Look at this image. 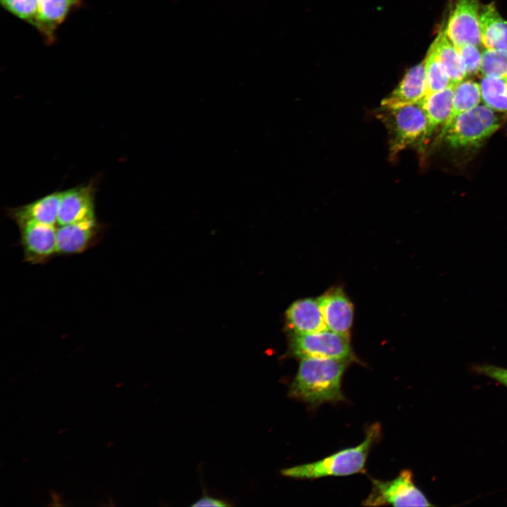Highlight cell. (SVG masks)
Returning a JSON list of instances; mask_svg holds the SVG:
<instances>
[{
  "instance_id": "obj_1",
  "label": "cell",
  "mask_w": 507,
  "mask_h": 507,
  "mask_svg": "<svg viewBox=\"0 0 507 507\" xmlns=\"http://www.w3.org/2000/svg\"><path fill=\"white\" fill-rule=\"evenodd\" d=\"M299 361L297 373L289 387V397L301 401L310 408L345 400L342 381L352 361L320 358Z\"/></svg>"
},
{
  "instance_id": "obj_2",
  "label": "cell",
  "mask_w": 507,
  "mask_h": 507,
  "mask_svg": "<svg viewBox=\"0 0 507 507\" xmlns=\"http://www.w3.org/2000/svg\"><path fill=\"white\" fill-rule=\"evenodd\" d=\"M365 434L363 441L356 446L341 450L313 463L284 468L281 474L293 479L313 480L364 472L370 451L381 437L380 424L370 425Z\"/></svg>"
},
{
  "instance_id": "obj_3",
  "label": "cell",
  "mask_w": 507,
  "mask_h": 507,
  "mask_svg": "<svg viewBox=\"0 0 507 507\" xmlns=\"http://www.w3.org/2000/svg\"><path fill=\"white\" fill-rule=\"evenodd\" d=\"M375 114L387 130L391 158L428 137V121L420 102L396 106H381Z\"/></svg>"
},
{
  "instance_id": "obj_4",
  "label": "cell",
  "mask_w": 507,
  "mask_h": 507,
  "mask_svg": "<svg viewBox=\"0 0 507 507\" xmlns=\"http://www.w3.org/2000/svg\"><path fill=\"white\" fill-rule=\"evenodd\" d=\"M284 358L301 360L308 358H338L357 362L350 336L328 329L307 334H288Z\"/></svg>"
},
{
  "instance_id": "obj_5",
  "label": "cell",
  "mask_w": 507,
  "mask_h": 507,
  "mask_svg": "<svg viewBox=\"0 0 507 507\" xmlns=\"http://www.w3.org/2000/svg\"><path fill=\"white\" fill-rule=\"evenodd\" d=\"M501 124L495 111L485 104H479L458 115L442 137L452 149L472 148L489 137Z\"/></svg>"
},
{
  "instance_id": "obj_6",
  "label": "cell",
  "mask_w": 507,
  "mask_h": 507,
  "mask_svg": "<svg viewBox=\"0 0 507 507\" xmlns=\"http://www.w3.org/2000/svg\"><path fill=\"white\" fill-rule=\"evenodd\" d=\"M372 489L363 501L365 506H433L414 482L411 470H402L397 477L387 481L371 478Z\"/></svg>"
},
{
  "instance_id": "obj_7",
  "label": "cell",
  "mask_w": 507,
  "mask_h": 507,
  "mask_svg": "<svg viewBox=\"0 0 507 507\" xmlns=\"http://www.w3.org/2000/svg\"><path fill=\"white\" fill-rule=\"evenodd\" d=\"M17 225L24 262L42 265L57 256L56 227L54 225L35 222Z\"/></svg>"
},
{
  "instance_id": "obj_8",
  "label": "cell",
  "mask_w": 507,
  "mask_h": 507,
  "mask_svg": "<svg viewBox=\"0 0 507 507\" xmlns=\"http://www.w3.org/2000/svg\"><path fill=\"white\" fill-rule=\"evenodd\" d=\"M479 0H457L452 9L445 32L455 46L482 44Z\"/></svg>"
},
{
  "instance_id": "obj_9",
  "label": "cell",
  "mask_w": 507,
  "mask_h": 507,
  "mask_svg": "<svg viewBox=\"0 0 507 507\" xmlns=\"http://www.w3.org/2000/svg\"><path fill=\"white\" fill-rule=\"evenodd\" d=\"M104 225L97 218L58 225L56 227L57 256L80 254L101 239Z\"/></svg>"
},
{
  "instance_id": "obj_10",
  "label": "cell",
  "mask_w": 507,
  "mask_h": 507,
  "mask_svg": "<svg viewBox=\"0 0 507 507\" xmlns=\"http://www.w3.org/2000/svg\"><path fill=\"white\" fill-rule=\"evenodd\" d=\"M96 181L61 192L58 225L96 218Z\"/></svg>"
},
{
  "instance_id": "obj_11",
  "label": "cell",
  "mask_w": 507,
  "mask_h": 507,
  "mask_svg": "<svg viewBox=\"0 0 507 507\" xmlns=\"http://www.w3.org/2000/svg\"><path fill=\"white\" fill-rule=\"evenodd\" d=\"M326 328L350 336L354 317V306L340 286L330 287L317 298Z\"/></svg>"
},
{
  "instance_id": "obj_12",
  "label": "cell",
  "mask_w": 507,
  "mask_h": 507,
  "mask_svg": "<svg viewBox=\"0 0 507 507\" xmlns=\"http://www.w3.org/2000/svg\"><path fill=\"white\" fill-rule=\"evenodd\" d=\"M284 321L288 334L327 329L318 299L303 298L294 301L285 311Z\"/></svg>"
},
{
  "instance_id": "obj_13",
  "label": "cell",
  "mask_w": 507,
  "mask_h": 507,
  "mask_svg": "<svg viewBox=\"0 0 507 507\" xmlns=\"http://www.w3.org/2000/svg\"><path fill=\"white\" fill-rule=\"evenodd\" d=\"M82 0H38L37 17L34 27L46 44L56 40V31L68 15L82 5Z\"/></svg>"
},
{
  "instance_id": "obj_14",
  "label": "cell",
  "mask_w": 507,
  "mask_h": 507,
  "mask_svg": "<svg viewBox=\"0 0 507 507\" xmlns=\"http://www.w3.org/2000/svg\"><path fill=\"white\" fill-rule=\"evenodd\" d=\"M61 192H54L29 204L9 208L8 217L16 225L35 222L50 225H58Z\"/></svg>"
},
{
  "instance_id": "obj_15",
  "label": "cell",
  "mask_w": 507,
  "mask_h": 507,
  "mask_svg": "<svg viewBox=\"0 0 507 507\" xmlns=\"http://www.w3.org/2000/svg\"><path fill=\"white\" fill-rule=\"evenodd\" d=\"M427 95L425 60L410 68L397 87L381 102V106H396L418 103Z\"/></svg>"
},
{
  "instance_id": "obj_16",
  "label": "cell",
  "mask_w": 507,
  "mask_h": 507,
  "mask_svg": "<svg viewBox=\"0 0 507 507\" xmlns=\"http://www.w3.org/2000/svg\"><path fill=\"white\" fill-rule=\"evenodd\" d=\"M480 26L485 48L507 50V20L500 15L493 2L481 7Z\"/></svg>"
},
{
  "instance_id": "obj_17",
  "label": "cell",
  "mask_w": 507,
  "mask_h": 507,
  "mask_svg": "<svg viewBox=\"0 0 507 507\" xmlns=\"http://www.w3.org/2000/svg\"><path fill=\"white\" fill-rule=\"evenodd\" d=\"M455 84H451L443 90L426 95L420 101L428 121V136L439 125L446 123L449 117Z\"/></svg>"
},
{
  "instance_id": "obj_18",
  "label": "cell",
  "mask_w": 507,
  "mask_h": 507,
  "mask_svg": "<svg viewBox=\"0 0 507 507\" xmlns=\"http://www.w3.org/2000/svg\"><path fill=\"white\" fill-rule=\"evenodd\" d=\"M432 43L437 58L445 69L451 83L456 85L464 80L467 76L464 64L456 46L448 37L445 29L440 30Z\"/></svg>"
},
{
  "instance_id": "obj_19",
  "label": "cell",
  "mask_w": 507,
  "mask_h": 507,
  "mask_svg": "<svg viewBox=\"0 0 507 507\" xmlns=\"http://www.w3.org/2000/svg\"><path fill=\"white\" fill-rule=\"evenodd\" d=\"M481 101V89L479 83L472 80H466L456 84L453 90L451 113L442 126L439 137H442L458 115L478 106Z\"/></svg>"
},
{
  "instance_id": "obj_20",
  "label": "cell",
  "mask_w": 507,
  "mask_h": 507,
  "mask_svg": "<svg viewBox=\"0 0 507 507\" xmlns=\"http://www.w3.org/2000/svg\"><path fill=\"white\" fill-rule=\"evenodd\" d=\"M480 84L484 104L495 111L507 113V80L483 76Z\"/></svg>"
},
{
  "instance_id": "obj_21",
  "label": "cell",
  "mask_w": 507,
  "mask_h": 507,
  "mask_svg": "<svg viewBox=\"0 0 507 507\" xmlns=\"http://www.w3.org/2000/svg\"><path fill=\"white\" fill-rule=\"evenodd\" d=\"M425 60L427 82V95L446 88L451 83L445 69L437 58L434 44L432 43L427 53Z\"/></svg>"
},
{
  "instance_id": "obj_22",
  "label": "cell",
  "mask_w": 507,
  "mask_h": 507,
  "mask_svg": "<svg viewBox=\"0 0 507 507\" xmlns=\"http://www.w3.org/2000/svg\"><path fill=\"white\" fill-rule=\"evenodd\" d=\"M480 72L483 76L507 80V50L486 48L482 52Z\"/></svg>"
},
{
  "instance_id": "obj_23",
  "label": "cell",
  "mask_w": 507,
  "mask_h": 507,
  "mask_svg": "<svg viewBox=\"0 0 507 507\" xmlns=\"http://www.w3.org/2000/svg\"><path fill=\"white\" fill-rule=\"evenodd\" d=\"M10 13L35 26L38 11V0H0Z\"/></svg>"
},
{
  "instance_id": "obj_24",
  "label": "cell",
  "mask_w": 507,
  "mask_h": 507,
  "mask_svg": "<svg viewBox=\"0 0 507 507\" xmlns=\"http://www.w3.org/2000/svg\"><path fill=\"white\" fill-rule=\"evenodd\" d=\"M464 64L466 75H475L480 71L482 53L472 44L456 46Z\"/></svg>"
},
{
  "instance_id": "obj_25",
  "label": "cell",
  "mask_w": 507,
  "mask_h": 507,
  "mask_svg": "<svg viewBox=\"0 0 507 507\" xmlns=\"http://www.w3.org/2000/svg\"><path fill=\"white\" fill-rule=\"evenodd\" d=\"M471 370L477 374L488 377L507 388V368L492 364H473Z\"/></svg>"
},
{
  "instance_id": "obj_26",
  "label": "cell",
  "mask_w": 507,
  "mask_h": 507,
  "mask_svg": "<svg viewBox=\"0 0 507 507\" xmlns=\"http://www.w3.org/2000/svg\"><path fill=\"white\" fill-rule=\"evenodd\" d=\"M191 506H194V507H201V506H203V507H205V506L223 507V506H230V504L224 500L205 495L204 496H202L199 499L196 501Z\"/></svg>"
}]
</instances>
